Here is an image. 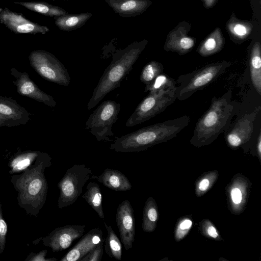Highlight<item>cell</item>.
Here are the masks:
<instances>
[{
    "mask_svg": "<svg viewBox=\"0 0 261 261\" xmlns=\"http://www.w3.org/2000/svg\"><path fill=\"white\" fill-rule=\"evenodd\" d=\"M103 242L104 240L102 241L96 247L84 255L80 261H100L103 254Z\"/></svg>",
    "mask_w": 261,
    "mask_h": 261,
    "instance_id": "cell-31",
    "label": "cell"
},
{
    "mask_svg": "<svg viewBox=\"0 0 261 261\" xmlns=\"http://www.w3.org/2000/svg\"><path fill=\"white\" fill-rule=\"evenodd\" d=\"M119 103L112 100L103 101L87 119L85 129L89 130L98 142H111L114 136L112 126L118 119Z\"/></svg>",
    "mask_w": 261,
    "mask_h": 261,
    "instance_id": "cell-6",
    "label": "cell"
},
{
    "mask_svg": "<svg viewBox=\"0 0 261 261\" xmlns=\"http://www.w3.org/2000/svg\"><path fill=\"white\" fill-rule=\"evenodd\" d=\"M120 16L132 17L141 15L152 4L150 0H105Z\"/></svg>",
    "mask_w": 261,
    "mask_h": 261,
    "instance_id": "cell-18",
    "label": "cell"
},
{
    "mask_svg": "<svg viewBox=\"0 0 261 261\" xmlns=\"http://www.w3.org/2000/svg\"><path fill=\"white\" fill-rule=\"evenodd\" d=\"M209 181L207 179H203L199 184V189L201 191H205L208 187L209 186Z\"/></svg>",
    "mask_w": 261,
    "mask_h": 261,
    "instance_id": "cell-36",
    "label": "cell"
},
{
    "mask_svg": "<svg viewBox=\"0 0 261 261\" xmlns=\"http://www.w3.org/2000/svg\"><path fill=\"white\" fill-rule=\"evenodd\" d=\"M85 225H67L57 227L47 236L41 237L43 246L48 247L54 252L65 250L72 242L82 237Z\"/></svg>",
    "mask_w": 261,
    "mask_h": 261,
    "instance_id": "cell-10",
    "label": "cell"
},
{
    "mask_svg": "<svg viewBox=\"0 0 261 261\" xmlns=\"http://www.w3.org/2000/svg\"><path fill=\"white\" fill-rule=\"evenodd\" d=\"M92 174L91 170L85 164H75L66 170L57 185L60 190L59 208L72 205L77 200Z\"/></svg>",
    "mask_w": 261,
    "mask_h": 261,
    "instance_id": "cell-7",
    "label": "cell"
},
{
    "mask_svg": "<svg viewBox=\"0 0 261 261\" xmlns=\"http://www.w3.org/2000/svg\"><path fill=\"white\" fill-rule=\"evenodd\" d=\"M207 233L212 238H216L218 237L217 232L213 226H210L208 228Z\"/></svg>",
    "mask_w": 261,
    "mask_h": 261,
    "instance_id": "cell-38",
    "label": "cell"
},
{
    "mask_svg": "<svg viewBox=\"0 0 261 261\" xmlns=\"http://www.w3.org/2000/svg\"><path fill=\"white\" fill-rule=\"evenodd\" d=\"M7 126L8 124L6 119L0 115V127Z\"/></svg>",
    "mask_w": 261,
    "mask_h": 261,
    "instance_id": "cell-40",
    "label": "cell"
},
{
    "mask_svg": "<svg viewBox=\"0 0 261 261\" xmlns=\"http://www.w3.org/2000/svg\"><path fill=\"white\" fill-rule=\"evenodd\" d=\"M64 1H70V0H64Z\"/></svg>",
    "mask_w": 261,
    "mask_h": 261,
    "instance_id": "cell-41",
    "label": "cell"
},
{
    "mask_svg": "<svg viewBox=\"0 0 261 261\" xmlns=\"http://www.w3.org/2000/svg\"><path fill=\"white\" fill-rule=\"evenodd\" d=\"M231 63L226 61L211 63L178 77L176 83V99L184 100L191 96L216 80Z\"/></svg>",
    "mask_w": 261,
    "mask_h": 261,
    "instance_id": "cell-5",
    "label": "cell"
},
{
    "mask_svg": "<svg viewBox=\"0 0 261 261\" xmlns=\"http://www.w3.org/2000/svg\"><path fill=\"white\" fill-rule=\"evenodd\" d=\"M176 89L149 92L128 118L125 126L144 122L163 112L176 99Z\"/></svg>",
    "mask_w": 261,
    "mask_h": 261,
    "instance_id": "cell-8",
    "label": "cell"
},
{
    "mask_svg": "<svg viewBox=\"0 0 261 261\" xmlns=\"http://www.w3.org/2000/svg\"><path fill=\"white\" fill-rule=\"evenodd\" d=\"M51 165L50 155L40 151L31 165L11 177V182L18 193V205L31 217H37L45 203L48 185L44 172Z\"/></svg>",
    "mask_w": 261,
    "mask_h": 261,
    "instance_id": "cell-1",
    "label": "cell"
},
{
    "mask_svg": "<svg viewBox=\"0 0 261 261\" xmlns=\"http://www.w3.org/2000/svg\"><path fill=\"white\" fill-rule=\"evenodd\" d=\"M232 93L227 91L219 98L213 97L208 110L196 124L191 143L195 145L209 144L228 128L235 112Z\"/></svg>",
    "mask_w": 261,
    "mask_h": 261,
    "instance_id": "cell-4",
    "label": "cell"
},
{
    "mask_svg": "<svg viewBox=\"0 0 261 261\" xmlns=\"http://www.w3.org/2000/svg\"><path fill=\"white\" fill-rule=\"evenodd\" d=\"M231 198L234 203L238 204L242 200V193L241 191L238 188H234L232 190Z\"/></svg>",
    "mask_w": 261,
    "mask_h": 261,
    "instance_id": "cell-34",
    "label": "cell"
},
{
    "mask_svg": "<svg viewBox=\"0 0 261 261\" xmlns=\"http://www.w3.org/2000/svg\"><path fill=\"white\" fill-rule=\"evenodd\" d=\"M257 149L259 155L261 153V133L259 132L258 134V137L257 138Z\"/></svg>",
    "mask_w": 261,
    "mask_h": 261,
    "instance_id": "cell-39",
    "label": "cell"
},
{
    "mask_svg": "<svg viewBox=\"0 0 261 261\" xmlns=\"http://www.w3.org/2000/svg\"><path fill=\"white\" fill-rule=\"evenodd\" d=\"M256 113L246 114L242 116L226 134V140L232 147H238L251 136Z\"/></svg>",
    "mask_w": 261,
    "mask_h": 261,
    "instance_id": "cell-17",
    "label": "cell"
},
{
    "mask_svg": "<svg viewBox=\"0 0 261 261\" xmlns=\"http://www.w3.org/2000/svg\"><path fill=\"white\" fill-rule=\"evenodd\" d=\"M91 178L115 191L125 192L132 188L127 177L118 170L107 168L99 176L92 175Z\"/></svg>",
    "mask_w": 261,
    "mask_h": 261,
    "instance_id": "cell-19",
    "label": "cell"
},
{
    "mask_svg": "<svg viewBox=\"0 0 261 261\" xmlns=\"http://www.w3.org/2000/svg\"><path fill=\"white\" fill-rule=\"evenodd\" d=\"M190 122L187 115L141 128L115 137L110 149L118 152H139L175 137Z\"/></svg>",
    "mask_w": 261,
    "mask_h": 261,
    "instance_id": "cell-2",
    "label": "cell"
},
{
    "mask_svg": "<svg viewBox=\"0 0 261 261\" xmlns=\"http://www.w3.org/2000/svg\"><path fill=\"white\" fill-rule=\"evenodd\" d=\"M10 72L14 78L13 83L19 94L43 103L50 107L56 106V101L54 98L42 91L30 79L27 72H20L14 67L10 69Z\"/></svg>",
    "mask_w": 261,
    "mask_h": 261,
    "instance_id": "cell-12",
    "label": "cell"
},
{
    "mask_svg": "<svg viewBox=\"0 0 261 261\" xmlns=\"http://www.w3.org/2000/svg\"><path fill=\"white\" fill-rule=\"evenodd\" d=\"M227 31L230 37L237 41H244L251 35L253 29L252 22L237 18L232 13L226 23Z\"/></svg>",
    "mask_w": 261,
    "mask_h": 261,
    "instance_id": "cell-23",
    "label": "cell"
},
{
    "mask_svg": "<svg viewBox=\"0 0 261 261\" xmlns=\"http://www.w3.org/2000/svg\"><path fill=\"white\" fill-rule=\"evenodd\" d=\"M13 3L49 17H54L68 14L63 8L43 2H14Z\"/></svg>",
    "mask_w": 261,
    "mask_h": 261,
    "instance_id": "cell-25",
    "label": "cell"
},
{
    "mask_svg": "<svg viewBox=\"0 0 261 261\" xmlns=\"http://www.w3.org/2000/svg\"><path fill=\"white\" fill-rule=\"evenodd\" d=\"M225 40L219 28H216L201 43L197 51L202 57H207L220 51L223 47Z\"/></svg>",
    "mask_w": 261,
    "mask_h": 261,
    "instance_id": "cell-21",
    "label": "cell"
},
{
    "mask_svg": "<svg viewBox=\"0 0 261 261\" xmlns=\"http://www.w3.org/2000/svg\"><path fill=\"white\" fill-rule=\"evenodd\" d=\"M121 242L126 250L133 247L135 236V219L133 208L128 200L118 205L116 215Z\"/></svg>",
    "mask_w": 261,
    "mask_h": 261,
    "instance_id": "cell-13",
    "label": "cell"
},
{
    "mask_svg": "<svg viewBox=\"0 0 261 261\" xmlns=\"http://www.w3.org/2000/svg\"><path fill=\"white\" fill-rule=\"evenodd\" d=\"M40 152L26 150L14 154L9 163V173L13 174L22 172L35 161Z\"/></svg>",
    "mask_w": 261,
    "mask_h": 261,
    "instance_id": "cell-24",
    "label": "cell"
},
{
    "mask_svg": "<svg viewBox=\"0 0 261 261\" xmlns=\"http://www.w3.org/2000/svg\"><path fill=\"white\" fill-rule=\"evenodd\" d=\"M90 12L67 14L54 17L56 25L61 30L69 32L81 28L92 17Z\"/></svg>",
    "mask_w": 261,
    "mask_h": 261,
    "instance_id": "cell-20",
    "label": "cell"
},
{
    "mask_svg": "<svg viewBox=\"0 0 261 261\" xmlns=\"http://www.w3.org/2000/svg\"><path fill=\"white\" fill-rule=\"evenodd\" d=\"M0 22L15 34L44 35L49 31L47 27L31 21L22 14L7 8H0Z\"/></svg>",
    "mask_w": 261,
    "mask_h": 261,
    "instance_id": "cell-11",
    "label": "cell"
},
{
    "mask_svg": "<svg viewBox=\"0 0 261 261\" xmlns=\"http://www.w3.org/2000/svg\"><path fill=\"white\" fill-rule=\"evenodd\" d=\"M192 25L186 21L179 23L167 35L164 45L166 51H173L180 55L190 52L195 44L196 39L189 36Z\"/></svg>",
    "mask_w": 261,
    "mask_h": 261,
    "instance_id": "cell-14",
    "label": "cell"
},
{
    "mask_svg": "<svg viewBox=\"0 0 261 261\" xmlns=\"http://www.w3.org/2000/svg\"><path fill=\"white\" fill-rule=\"evenodd\" d=\"M47 250L44 249L38 253L31 252L25 259V261H57L55 257L46 258Z\"/></svg>",
    "mask_w": 261,
    "mask_h": 261,
    "instance_id": "cell-33",
    "label": "cell"
},
{
    "mask_svg": "<svg viewBox=\"0 0 261 261\" xmlns=\"http://www.w3.org/2000/svg\"><path fill=\"white\" fill-rule=\"evenodd\" d=\"M163 70L164 67L162 63L156 61H151L142 68L140 80L146 86L149 85L159 75L163 72Z\"/></svg>",
    "mask_w": 261,
    "mask_h": 261,
    "instance_id": "cell-29",
    "label": "cell"
},
{
    "mask_svg": "<svg viewBox=\"0 0 261 261\" xmlns=\"http://www.w3.org/2000/svg\"><path fill=\"white\" fill-rule=\"evenodd\" d=\"M82 197L95 211L100 218L105 219L102 204V194L100 187L98 184L89 182L86 187V191Z\"/></svg>",
    "mask_w": 261,
    "mask_h": 261,
    "instance_id": "cell-26",
    "label": "cell"
},
{
    "mask_svg": "<svg viewBox=\"0 0 261 261\" xmlns=\"http://www.w3.org/2000/svg\"><path fill=\"white\" fill-rule=\"evenodd\" d=\"M147 43L145 39L136 41L113 54L111 62L104 71L88 102V110L93 109L108 93L120 87Z\"/></svg>",
    "mask_w": 261,
    "mask_h": 261,
    "instance_id": "cell-3",
    "label": "cell"
},
{
    "mask_svg": "<svg viewBox=\"0 0 261 261\" xmlns=\"http://www.w3.org/2000/svg\"><path fill=\"white\" fill-rule=\"evenodd\" d=\"M105 226L107 230V236L104 239L106 253L110 258L121 260L122 257L121 241L113 230L111 225H108L105 223Z\"/></svg>",
    "mask_w": 261,
    "mask_h": 261,
    "instance_id": "cell-27",
    "label": "cell"
},
{
    "mask_svg": "<svg viewBox=\"0 0 261 261\" xmlns=\"http://www.w3.org/2000/svg\"><path fill=\"white\" fill-rule=\"evenodd\" d=\"M249 70L252 84L258 93L261 95V46L259 42L253 45L250 54Z\"/></svg>",
    "mask_w": 261,
    "mask_h": 261,
    "instance_id": "cell-22",
    "label": "cell"
},
{
    "mask_svg": "<svg viewBox=\"0 0 261 261\" xmlns=\"http://www.w3.org/2000/svg\"><path fill=\"white\" fill-rule=\"evenodd\" d=\"M0 115L8 127L25 124L30 119V113L14 99L0 95Z\"/></svg>",
    "mask_w": 261,
    "mask_h": 261,
    "instance_id": "cell-16",
    "label": "cell"
},
{
    "mask_svg": "<svg viewBox=\"0 0 261 261\" xmlns=\"http://www.w3.org/2000/svg\"><path fill=\"white\" fill-rule=\"evenodd\" d=\"M158 219V213L155 207L153 204L151 199L147 200L144 207L142 228L145 231H150L153 230L154 223Z\"/></svg>",
    "mask_w": 261,
    "mask_h": 261,
    "instance_id": "cell-30",
    "label": "cell"
},
{
    "mask_svg": "<svg viewBox=\"0 0 261 261\" xmlns=\"http://www.w3.org/2000/svg\"><path fill=\"white\" fill-rule=\"evenodd\" d=\"M203 5L206 8H211L213 7L217 3L218 0H202Z\"/></svg>",
    "mask_w": 261,
    "mask_h": 261,
    "instance_id": "cell-37",
    "label": "cell"
},
{
    "mask_svg": "<svg viewBox=\"0 0 261 261\" xmlns=\"http://www.w3.org/2000/svg\"><path fill=\"white\" fill-rule=\"evenodd\" d=\"M176 82L173 79L163 72L159 75L151 83L145 86L144 91L149 92L176 89Z\"/></svg>",
    "mask_w": 261,
    "mask_h": 261,
    "instance_id": "cell-28",
    "label": "cell"
},
{
    "mask_svg": "<svg viewBox=\"0 0 261 261\" xmlns=\"http://www.w3.org/2000/svg\"><path fill=\"white\" fill-rule=\"evenodd\" d=\"M104 240L102 231L99 227L92 228L60 259V261H78Z\"/></svg>",
    "mask_w": 261,
    "mask_h": 261,
    "instance_id": "cell-15",
    "label": "cell"
},
{
    "mask_svg": "<svg viewBox=\"0 0 261 261\" xmlns=\"http://www.w3.org/2000/svg\"><path fill=\"white\" fill-rule=\"evenodd\" d=\"M30 65L45 80L62 85L68 86L71 78L64 65L51 53L38 49L29 56Z\"/></svg>",
    "mask_w": 261,
    "mask_h": 261,
    "instance_id": "cell-9",
    "label": "cell"
},
{
    "mask_svg": "<svg viewBox=\"0 0 261 261\" xmlns=\"http://www.w3.org/2000/svg\"><path fill=\"white\" fill-rule=\"evenodd\" d=\"M192 224V222L191 220H186L180 224L179 227L182 230L188 229L191 227Z\"/></svg>",
    "mask_w": 261,
    "mask_h": 261,
    "instance_id": "cell-35",
    "label": "cell"
},
{
    "mask_svg": "<svg viewBox=\"0 0 261 261\" xmlns=\"http://www.w3.org/2000/svg\"><path fill=\"white\" fill-rule=\"evenodd\" d=\"M7 232L8 226L3 217L2 204L0 200V254H2L5 249Z\"/></svg>",
    "mask_w": 261,
    "mask_h": 261,
    "instance_id": "cell-32",
    "label": "cell"
}]
</instances>
